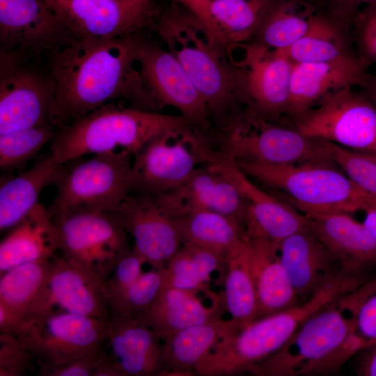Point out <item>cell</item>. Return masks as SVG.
I'll use <instances>...</instances> for the list:
<instances>
[{"mask_svg": "<svg viewBox=\"0 0 376 376\" xmlns=\"http://www.w3.org/2000/svg\"><path fill=\"white\" fill-rule=\"evenodd\" d=\"M22 322L17 313L0 303V332L15 333Z\"/></svg>", "mask_w": 376, "mask_h": 376, "instance_id": "cell-49", "label": "cell"}, {"mask_svg": "<svg viewBox=\"0 0 376 376\" xmlns=\"http://www.w3.org/2000/svg\"><path fill=\"white\" fill-rule=\"evenodd\" d=\"M351 24L357 49V57L366 68L376 63V0L363 6Z\"/></svg>", "mask_w": 376, "mask_h": 376, "instance_id": "cell-42", "label": "cell"}, {"mask_svg": "<svg viewBox=\"0 0 376 376\" xmlns=\"http://www.w3.org/2000/svg\"><path fill=\"white\" fill-rule=\"evenodd\" d=\"M368 346L366 339L356 331L322 358L306 366L300 375H324L339 372L349 359Z\"/></svg>", "mask_w": 376, "mask_h": 376, "instance_id": "cell-43", "label": "cell"}, {"mask_svg": "<svg viewBox=\"0 0 376 376\" xmlns=\"http://www.w3.org/2000/svg\"><path fill=\"white\" fill-rule=\"evenodd\" d=\"M345 29L326 13L319 12L307 32L283 52L293 63L334 61L354 54Z\"/></svg>", "mask_w": 376, "mask_h": 376, "instance_id": "cell-32", "label": "cell"}, {"mask_svg": "<svg viewBox=\"0 0 376 376\" xmlns=\"http://www.w3.org/2000/svg\"><path fill=\"white\" fill-rule=\"evenodd\" d=\"M162 269L142 272L138 279L108 306L111 322H127L141 318L161 291Z\"/></svg>", "mask_w": 376, "mask_h": 376, "instance_id": "cell-38", "label": "cell"}, {"mask_svg": "<svg viewBox=\"0 0 376 376\" xmlns=\"http://www.w3.org/2000/svg\"><path fill=\"white\" fill-rule=\"evenodd\" d=\"M311 229L349 272L370 273L376 267V240L364 224L342 211L304 213Z\"/></svg>", "mask_w": 376, "mask_h": 376, "instance_id": "cell-22", "label": "cell"}, {"mask_svg": "<svg viewBox=\"0 0 376 376\" xmlns=\"http://www.w3.org/2000/svg\"><path fill=\"white\" fill-rule=\"evenodd\" d=\"M320 8L318 0H269L254 35L256 42L287 49L307 32Z\"/></svg>", "mask_w": 376, "mask_h": 376, "instance_id": "cell-31", "label": "cell"}, {"mask_svg": "<svg viewBox=\"0 0 376 376\" xmlns=\"http://www.w3.org/2000/svg\"><path fill=\"white\" fill-rule=\"evenodd\" d=\"M226 48L242 102L280 121L287 113L294 63L283 52L256 42Z\"/></svg>", "mask_w": 376, "mask_h": 376, "instance_id": "cell-10", "label": "cell"}, {"mask_svg": "<svg viewBox=\"0 0 376 376\" xmlns=\"http://www.w3.org/2000/svg\"><path fill=\"white\" fill-rule=\"evenodd\" d=\"M75 38L45 0H0V50L46 56Z\"/></svg>", "mask_w": 376, "mask_h": 376, "instance_id": "cell-16", "label": "cell"}, {"mask_svg": "<svg viewBox=\"0 0 376 376\" xmlns=\"http://www.w3.org/2000/svg\"><path fill=\"white\" fill-rule=\"evenodd\" d=\"M325 145L336 165L358 187L376 196V162L330 141H325Z\"/></svg>", "mask_w": 376, "mask_h": 376, "instance_id": "cell-39", "label": "cell"}, {"mask_svg": "<svg viewBox=\"0 0 376 376\" xmlns=\"http://www.w3.org/2000/svg\"><path fill=\"white\" fill-rule=\"evenodd\" d=\"M52 218L60 233L61 256L102 283L132 248L111 212L78 211Z\"/></svg>", "mask_w": 376, "mask_h": 376, "instance_id": "cell-9", "label": "cell"}, {"mask_svg": "<svg viewBox=\"0 0 376 376\" xmlns=\"http://www.w3.org/2000/svg\"><path fill=\"white\" fill-rule=\"evenodd\" d=\"M58 129L52 125L34 126L0 134V168L7 174L21 170L50 143Z\"/></svg>", "mask_w": 376, "mask_h": 376, "instance_id": "cell-37", "label": "cell"}, {"mask_svg": "<svg viewBox=\"0 0 376 376\" xmlns=\"http://www.w3.org/2000/svg\"><path fill=\"white\" fill-rule=\"evenodd\" d=\"M249 243L240 253L227 261L223 295L230 318L242 327L255 320L258 315L257 293L249 263Z\"/></svg>", "mask_w": 376, "mask_h": 376, "instance_id": "cell-35", "label": "cell"}, {"mask_svg": "<svg viewBox=\"0 0 376 376\" xmlns=\"http://www.w3.org/2000/svg\"><path fill=\"white\" fill-rule=\"evenodd\" d=\"M61 164L56 194L47 208L52 217L85 210L111 212L132 191L133 156L101 153Z\"/></svg>", "mask_w": 376, "mask_h": 376, "instance_id": "cell-6", "label": "cell"}, {"mask_svg": "<svg viewBox=\"0 0 376 376\" xmlns=\"http://www.w3.org/2000/svg\"><path fill=\"white\" fill-rule=\"evenodd\" d=\"M107 359L103 351L93 355L72 359L54 366L38 367L39 376H93L100 364Z\"/></svg>", "mask_w": 376, "mask_h": 376, "instance_id": "cell-44", "label": "cell"}, {"mask_svg": "<svg viewBox=\"0 0 376 376\" xmlns=\"http://www.w3.org/2000/svg\"><path fill=\"white\" fill-rule=\"evenodd\" d=\"M359 308L347 295L309 318L276 352L260 361L251 373L268 376L300 375L357 331Z\"/></svg>", "mask_w": 376, "mask_h": 376, "instance_id": "cell-8", "label": "cell"}, {"mask_svg": "<svg viewBox=\"0 0 376 376\" xmlns=\"http://www.w3.org/2000/svg\"><path fill=\"white\" fill-rule=\"evenodd\" d=\"M199 19L216 37L214 24L209 11V0H175ZM217 38V37H216Z\"/></svg>", "mask_w": 376, "mask_h": 376, "instance_id": "cell-47", "label": "cell"}, {"mask_svg": "<svg viewBox=\"0 0 376 376\" xmlns=\"http://www.w3.org/2000/svg\"><path fill=\"white\" fill-rule=\"evenodd\" d=\"M293 123L307 136L354 151L376 152V106L353 88L329 96Z\"/></svg>", "mask_w": 376, "mask_h": 376, "instance_id": "cell-13", "label": "cell"}, {"mask_svg": "<svg viewBox=\"0 0 376 376\" xmlns=\"http://www.w3.org/2000/svg\"><path fill=\"white\" fill-rule=\"evenodd\" d=\"M140 33L109 39H75L47 54L55 84L51 123L58 130L112 102L159 111L139 60Z\"/></svg>", "mask_w": 376, "mask_h": 376, "instance_id": "cell-1", "label": "cell"}, {"mask_svg": "<svg viewBox=\"0 0 376 376\" xmlns=\"http://www.w3.org/2000/svg\"><path fill=\"white\" fill-rule=\"evenodd\" d=\"M60 246L56 225L47 208L38 203L1 242L0 273L21 264L53 258Z\"/></svg>", "mask_w": 376, "mask_h": 376, "instance_id": "cell-26", "label": "cell"}, {"mask_svg": "<svg viewBox=\"0 0 376 376\" xmlns=\"http://www.w3.org/2000/svg\"><path fill=\"white\" fill-rule=\"evenodd\" d=\"M235 162L247 176L285 193V201L303 213L342 211L352 214L376 206V196L358 187L336 164Z\"/></svg>", "mask_w": 376, "mask_h": 376, "instance_id": "cell-4", "label": "cell"}, {"mask_svg": "<svg viewBox=\"0 0 376 376\" xmlns=\"http://www.w3.org/2000/svg\"><path fill=\"white\" fill-rule=\"evenodd\" d=\"M164 340L139 319L111 322L104 345L118 376L161 375Z\"/></svg>", "mask_w": 376, "mask_h": 376, "instance_id": "cell-23", "label": "cell"}, {"mask_svg": "<svg viewBox=\"0 0 376 376\" xmlns=\"http://www.w3.org/2000/svg\"><path fill=\"white\" fill-rule=\"evenodd\" d=\"M156 29L203 97L209 112L224 113L241 102L226 45L194 15L175 6L158 15Z\"/></svg>", "mask_w": 376, "mask_h": 376, "instance_id": "cell-3", "label": "cell"}, {"mask_svg": "<svg viewBox=\"0 0 376 376\" xmlns=\"http://www.w3.org/2000/svg\"><path fill=\"white\" fill-rule=\"evenodd\" d=\"M365 213L366 216L363 223L376 240V206L368 209Z\"/></svg>", "mask_w": 376, "mask_h": 376, "instance_id": "cell-51", "label": "cell"}, {"mask_svg": "<svg viewBox=\"0 0 376 376\" xmlns=\"http://www.w3.org/2000/svg\"><path fill=\"white\" fill-rule=\"evenodd\" d=\"M139 60L143 82L160 109L172 107L198 129L211 128L203 97L172 53L141 36Z\"/></svg>", "mask_w": 376, "mask_h": 376, "instance_id": "cell-17", "label": "cell"}, {"mask_svg": "<svg viewBox=\"0 0 376 376\" xmlns=\"http://www.w3.org/2000/svg\"><path fill=\"white\" fill-rule=\"evenodd\" d=\"M242 327L231 318H220L180 330L164 340L161 375H194L195 367L224 337Z\"/></svg>", "mask_w": 376, "mask_h": 376, "instance_id": "cell-29", "label": "cell"}, {"mask_svg": "<svg viewBox=\"0 0 376 376\" xmlns=\"http://www.w3.org/2000/svg\"><path fill=\"white\" fill-rule=\"evenodd\" d=\"M75 39H109L155 24L153 0H45Z\"/></svg>", "mask_w": 376, "mask_h": 376, "instance_id": "cell-14", "label": "cell"}, {"mask_svg": "<svg viewBox=\"0 0 376 376\" xmlns=\"http://www.w3.org/2000/svg\"><path fill=\"white\" fill-rule=\"evenodd\" d=\"M361 93L376 106V75H367Z\"/></svg>", "mask_w": 376, "mask_h": 376, "instance_id": "cell-50", "label": "cell"}, {"mask_svg": "<svg viewBox=\"0 0 376 376\" xmlns=\"http://www.w3.org/2000/svg\"><path fill=\"white\" fill-rule=\"evenodd\" d=\"M189 123L182 115L112 102L59 129L49 151L60 165L95 154L125 153L134 157L154 137Z\"/></svg>", "mask_w": 376, "mask_h": 376, "instance_id": "cell-2", "label": "cell"}, {"mask_svg": "<svg viewBox=\"0 0 376 376\" xmlns=\"http://www.w3.org/2000/svg\"><path fill=\"white\" fill-rule=\"evenodd\" d=\"M60 164L49 151L28 169L1 178L0 185V230H10L39 203L44 189L54 185Z\"/></svg>", "mask_w": 376, "mask_h": 376, "instance_id": "cell-28", "label": "cell"}, {"mask_svg": "<svg viewBox=\"0 0 376 376\" xmlns=\"http://www.w3.org/2000/svg\"><path fill=\"white\" fill-rule=\"evenodd\" d=\"M37 361L15 333L0 332V376H23Z\"/></svg>", "mask_w": 376, "mask_h": 376, "instance_id": "cell-40", "label": "cell"}, {"mask_svg": "<svg viewBox=\"0 0 376 376\" xmlns=\"http://www.w3.org/2000/svg\"><path fill=\"white\" fill-rule=\"evenodd\" d=\"M53 258L21 264L1 274L0 303L17 313L22 321L48 274Z\"/></svg>", "mask_w": 376, "mask_h": 376, "instance_id": "cell-36", "label": "cell"}, {"mask_svg": "<svg viewBox=\"0 0 376 376\" xmlns=\"http://www.w3.org/2000/svg\"><path fill=\"white\" fill-rule=\"evenodd\" d=\"M357 324L358 332L366 339L368 346L376 341V292L362 304Z\"/></svg>", "mask_w": 376, "mask_h": 376, "instance_id": "cell-46", "label": "cell"}, {"mask_svg": "<svg viewBox=\"0 0 376 376\" xmlns=\"http://www.w3.org/2000/svg\"><path fill=\"white\" fill-rule=\"evenodd\" d=\"M363 351V357L357 366V375L376 376V341Z\"/></svg>", "mask_w": 376, "mask_h": 376, "instance_id": "cell-48", "label": "cell"}, {"mask_svg": "<svg viewBox=\"0 0 376 376\" xmlns=\"http://www.w3.org/2000/svg\"><path fill=\"white\" fill-rule=\"evenodd\" d=\"M196 295L180 288L162 287L156 299L138 319L164 340L186 328L222 318L226 310L223 296L214 295L207 306Z\"/></svg>", "mask_w": 376, "mask_h": 376, "instance_id": "cell-25", "label": "cell"}, {"mask_svg": "<svg viewBox=\"0 0 376 376\" xmlns=\"http://www.w3.org/2000/svg\"><path fill=\"white\" fill-rule=\"evenodd\" d=\"M269 0H211L209 11L217 38L224 45L254 36Z\"/></svg>", "mask_w": 376, "mask_h": 376, "instance_id": "cell-33", "label": "cell"}, {"mask_svg": "<svg viewBox=\"0 0 376 376\" xmlns=\"http://www.w3.org/2000/svg\"><path fill=\"white\" fill-rule=\"evenodd\" d=\"M221 164L246 203L245 228L250 237L269 240L278 249L285 238L309 227L304 214L256 186L233 160L223 156Z\"/></svg>", "mask_w": 376, "mask_h": 376, "instance_id": "cell-21", "label": "cell"}, {"mask_svg": "<svg viewBox=\"0 0 376 376\" xmlns=\"http://www.w3.org/2000/svg\"><path fill=\"white\" fill-rule=\"evenodd\" d=\"M143 259L132 248L118 260L107 278L102 283V289L107 308L130 287L142 274Z\"/></svg>", "mask_w": 376, "mask_h": 376, "instance_id": "cell-41", "label": "cell"}, {"mask_svg": "<svg viewBox=\"0 0 376 376\" xmlns=\"http://www.w3.org/2000/svg\"><path fill=\"white\" fill-rule=\"evenodd\" d=\"M111 212L133 240V249L163 269L182 246L175 219L153 194L131 191Z\"/></svg>", "mask_w": 376, "mask_h": 376, "instance_id": "cell-15", "label": "cell"}, {"mask_svg": "<svg viewBox=\"0 0 376 376\" xmlns=\"http://www.w3.org/2000/svg\"><path fill=\"white\" fill-rule=\"evenodd\" d=\"M54 312L109 320L102 282L61 255L54 257L23 320Z\"/></svg>", "mask_w": 376, "mask_h": 376, "instance_id": "cell-18", "label": "cell"}, {"mask_svg": "<svg viewBox=\"0 0 376 376\" xmlns=\"http://www.w3.org/2000/svg\"><path fill=\"white\" fill-rule=\"evenodd\" d=\"M209 1H211V0H209Z\"/></svg>", "mask_w": 376, "mask_h": 376, "instance_id": "cell-53", "label": "cell"}, {"mask_svg": "<svg viewBox=\"0 0 376 376\" xmlns=\"http://www.w3.org/2000/svg\"><path fill=\"white\" fill-rule=\"evenodd\" d=\"M173 217L182 244L206 249L226 262L240 253L249 241L242 224L218 213L194 211Z\"/></svg>", "mask_w": 376, "mask_h": 376, "instance_id": "cell-30", "label": "cell"}, {"mask_svg": "<svg viewBox=\"0 0 376 376\" xmlns=\"http://www.w3.org/2000/svg\"><path fill=\"white\" fill-rule=\"evenodd\" d=\"M220 150L234 162L335 164L324 140L307 136L295 127L266 118L246 106L229 116Z\"/></svg>", "mask_w": 376, "mask_h": 376, "instance_id": "cell-5", "label": "cell"}, {"mask_svg": "<svg viewBox=\"0 0 376 376\" xmlns=\"http://www.w3.org/2000/svg\"><path fill=\"white\" fill-rule=\"evenodd\" d=\"M278 253L299 298L308 299L340 267L310 226L285 238Z\"/></svg>", "mask_w": 376, "mask_h": 376, "instance_id": "cell-24", "label": "cell"}, {"mask_svg": "<svg viewBox=\"0 0 376 376\" xmlns=\"http://www.w3.org/2000/svg\"><path fill=\"white\" fill-rule=\"evenodd\" d=\"M29 56L0 50V134L52 125L54 81L47 68L27 63Z\"/></svg>", "mask_w": 376, "mask_h": 376, "instance_id": "cell-12", "label": "cell"}, {"mask_svg": "<svg viewBox=\"0 0 376 376\" xmlns=\"http://www.w3.org/2000/svg\"><path fill=\"white\" fill-rule=\"evenodd\" d=\"M109 327L108 319L54 312L23 320L15 333L40 367L103 351Z\"/></svg>", "mask_w": 376, "mask_h": 376, "instance_id": "cell-11", "label": "cell"}, {"mask_svg": "<svg viewBox=\"0 0 376 376\" xmlns=\"http://www.w3.org/2000/svg\"><path fill=\"white\" fill-rule=\"evenodd\" d=\"M361 152V154L366 155V157H368V158L371 159L372 160L376 162V152Z\"/></svg>", "mask_w": 376, "mask_h": 376, "instance_id": "cell-52", "label": "cell"}, {"mask_svg": "<svg viewBox=\"0 0 376 376\" xmlns=\"http://www.w3.org/2000/svg\"><path fill=\"white\" fill-rule=\"evenodd\" d=\"M366 68L355 54L327 62L294 63L286 116L294 121L329 96L361 87L368 75Z\"/></svg>", "mask_w": 376, "mask_h": 376, "instance_id": "cell-20", "label": "cell"}, {"mask_svg": "<svg viewBox=\"0 0 376 376\" xmlns=\"http://www.w3.org/2000/svg\"><path fill=\"white\" fill-rule=\"evenodd\" d=\"M219 256L195 245L183 244L162 269V287L176 288L198 293L209 292L207 284L211 274L226 267Z\"/></svg>", "mask_w": 376, "mask_h": 376, "instance_id": "cell-34", "label": "cell"}, {"mask_svg": "<svg viewBox=\"0 0 376 376\" xmlns=\"http://www.w3.org/2000/svg\"><path fill=\"white\" fill-rule=\"evenodd\" d=\"M166 131L150 140L134 156L132 191L159 195L185 182L198 169L222 155L191 127Z\"/></svg>", "mask_w": 376, "mask_h": 376, "instance_id": "cell-7", "label": "cell"}, {"mask_svg": "<svg viewBox=\"0 0 376 376\" xmlns=\"http://www.w3.org/2000/svg\"><path fill=\"white\" fill-rule=\"evenodd\" d=\"M372 1L375 0H318L324 13L346 30L358 10Z\"/></svg>", "mask_w": 376, "mask_h": 376, "instance_id": "cell-45", "label": "cell"}, {"mask_svg": "<svg viewBox=\"0 0 376 376\" xmlns=\"http://www.w3.org/2000/svg\"><path fill=\"white\" fill-rule=\"evenodd\" d=\"M221 157L198 169L180 187L156 195L172 217L194 211H207L235 219L245 228L246 203L224 170Z\"/></svg>", "mask_w": 376, "mask_h": 376, "instance_id": "cell-19", "label": "cell"}, {"mask_svg": "<svg viewBox=\"0 0 376 376\" xmlns=\"http://www.w3.org/2000/svg\"><path fill=\"white\" fill-rule=\"evenodd\" d=\"M248 256L257 293L256 319L299 303V298L281 263L278 249L269 240L249 237Z\"/></svg>", "mask_w": 376, "mask_h": 376, "instance_id": "cell-27", "label": "cell"}]
</instances>
